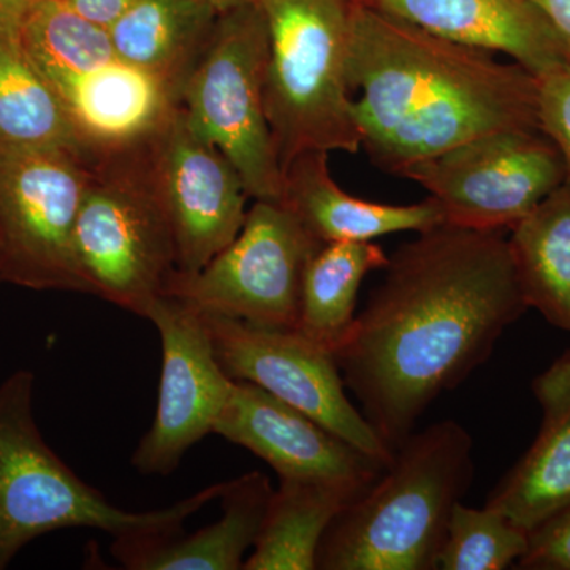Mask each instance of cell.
<instances>
[{
  "label": "cell",
  "mask_w": 570,
  "mask_h": 570,
  "mask_svg": "<svg viewBox=\"0 0 570 570\" xmlns=\"http://www.w3.org/2000/svg\"><path fill=\"white\" fill-rule=\"evenodd\" d=\"M335 360L344 384L395 452L527 314L502 230L438 225L389 255Z\"/></svg>",
  "instance_id": "6da1fadb"
},
{
  "label": "cell",
  "mask_w": 570,
  "mask_h": 570,
  "mask_svg": "<svg viewBox=\"0 0 570 570\" xmlns=\"http://www.w3.org/2000/svg\"><path fill=\"white\" fill-rule=\"evenodd\" d=\"M348 86L362 149L385 174L502 130H540L539 82L494 52L442 39L354 0Z\"/></svg>",
  "instance_id": "7a4b0ae2"
},
{
  "label": "cell",
  "mask_w": 570,
  "mask_h": 570,
  "mask_svg": "<svg viewBox=\"0 0 570 570\" xmlns=\"http://www.w3.org/2000/svg\"><path fill=\"white\" fill-rule=\"evenodd\" d=\"M474 479V442L455 420L414 431L376 482L325 531L317 570H436L450 517Z\"/></svg>",
  "instance_id": "3957f363"
},
{
  "label": "cell",
  "mask_w": 570,
  "mask_h": 570,
  "mask_svg": "<svg viewBox=\"0 0 570 570\" xmlns=\"http://www.w3.org/2000/svg\"><path fill=\"white\" fill-rule=\"evenodd\" d=\"M33 385L36 374L28 370L14 371L0 384V570L29 542L52 531L91 528L112 540L176 534L223 493L225 482L165 509L116 508L45 442L33 419Z\"/></svg>",
  "instance_id": "277c9868"
},
{
  "label": "cell",
  "mask_w": 570,
  "mask_h": 570,
  "mask_svg": "<svg viewBox=\"0 0 570 570\" xmlns=\"http://www.w3.org/2000/svg\"><path fill=\"white\" fill-rule=\"evenodd\" d=\"M268 26L265 108L281 168L307 151H362L348 86L354 0H258Z\"/></svg>",
  "instance_id": "5b68a950"
},
{
  "label": "cell",
  "mask_w": 570,
  "mask_h": 570,
  "mask_svg": "<svg viewBox=\"0 0 570 570\" xmlns=\"http://www.w3.org/2000/svg\"><path fill=\"white\" fill-rule=\"evenodd\" d=\"M148 140L91 165L73 235L88 295L145 318L178 269L174 234L146 163Z\"/></svg>",
  "instance_id": "8992f818"
},
{
  "label": "cell",
  "mask_w": 570,
  "mask_h": 570,
  "mask_svg": "<svg viewBox=\"0 0 570 570\" xmlns=\"http://www.w3.org/2000/svg\"><path fill=\"white\" fill-rule=\"evenodd\" d=\"M268 47L261 2L234 0L184 86L181 107L234 164L249 198L279 204L283 168L265 108Z\"/></svg>",
  "instance_id": "52a82bcc"
},
{
  "label": "cell",
  "mask_w": 570,
  "mask_h": 570,
  "mask_svg": "<svg viewBox=\"0 0 570 570\" xmlns=\"http://www.w3.org/2000/svg\"><path fill=\"white\" fill-rule=\"evenodd\" d=\"M321 246L283 205L254 200L234 242L198 272L176 269L164 295L198 313L295 330L303 276Z\"/></svg>",
  "instance_id": "ba28073f"
},
{
  "label": "cell",
  "mask_w": 570,
  "mask_h": 570,
  "mask_svg": "<svg viewBox=\"0 0 570 570\" xmlns=\"http://www.w3.org/2000/svg\"><path fill=\"white\" fill-rule=\"evenodd\" d=\"M441 208L445 225L510 230L568 179L564 160L542 130L482 135L409 168Z\"/></svg>",
  "instance_id": "9c48e42d"
},
{
  "label": "cell",
  "mask_w": 570,
  "mask_h": 570,
  "mask_svg": "<svg viewBox=\"0 0 570 570\" xmlns=\"http://www.w3.org/2000/svg\"><path fill=\"white\" fill-rule=\"evenodd\" d=\"M91 165L67 151L0 153L2 281L88 294L73 235Z\"/></svg>",
  "instance_id": "30bf717a"
},
{
  "label": "cell",
  "mask_w": 570,
  "mask_h": 570,
  "mask_svg": "<svg viewBox=\"0 0 570 570\" xmlns=\"http://www.w3.org/2000/svg\"><path fill=\"white\" fill-rule=\"evenodd\" d=\"M200 314L228 377L264 389L385 466L392 461L395 452L348 400L343 374L330 352L294 330Z\"/></svg>",
  "instance_id": "8fae6325"
},
{
  "label": "cell",
  "mask_w": 570,
  "mask_h": 570,
  "mask_svg": "<svg viewBox=\"0 0 570 570\" xmlns=\"http://www.w3.org/2000/svg\"><path fill=\"white\" fill-rule=\"evenodd\" d=\"M146 163L174 234L178 272H198L245 224L249 195L242 176L183 107L149 137Z\"/></svg>",
  "instance_id": "7c38bea8"
},
{
  "label": "cell",
  "mask_w": 570,
  "mask_h": 570,
  "mask_svg": "<svg viewBox=\"0 0 570 570\" xmlns=\"http://www.w3.org/2000/svg\"><path fill=\"white\" fill-rule=\"evenodd\" d=\"M163 344L156 417L132 455L142 475L174 474L187 452L208 434L234 390L235 381L217 362L197 309L174 296H160L149 309Z\"/></svg>",
  "instance_id": "4fadbf2b"
},
{
  "label": "cell",
  "mask_w": 570,
  "mask_h": 570,
  "mask_svg": "<svg viewBox=\"0 0 570 570\" xmlns=\"http://www.w3.org/2000/svg\"><path fill=\"white\" fill-rule=\"evenodd\" d=\"M214 434L253 452L279 480L370 489L387 468L249 382L235 381Z\"/></svg>",
  "instance_id": "5bb4252c"
},
{
  "label": "cell",
  "mask_w": 570,
  "mask_h": 570,
  "mask_svg": "<svg viewBox=\"0 0 570 570\" xmlns=\"http://www.w3.org/2000/svg\"><path fill=\"white\" fill-rule=\"evenodd\" d=\"M415 28L509 56L538 75L568 61L557 33L532 0H356Z\"/></svg>",
  "instance_id": "9a60e30c"
},
{
  "label": "cell",
  "mask_w": 570,
  "mask_h": 570,
  "mask_svg": "<svg viewBox=\"0 0 570 570\" xmlns=\"http://www.w3.org/2000/svg\"><path fill=\"white\" fill-rule=\"evenodd\" d=\"M531 389L542 411L538 436L487 501L528 534L570 505V348Z\"/></svg>",
  "instance_id": "2e32d148"
},
{
  "label": "cell",
  "mask_w": 570,
  "mask_h": 570,
  "mask_svg": "<svg viewBox=\"0 0 570 570\" xmlns=\"http://www.w3.org/2000/svg\"><path fill=\"white\" fill-rule=\"evenodd\" d=\"M330 153L307 151L283 170L279 205L322 245L373 242L401 232L430 230L444 224L433 198L412 205L363 200L341 189L330 171Z\"/></svg>",
  "instance_id": "e0dca14e"
},
{
  "label": "cell",
  "mask_w": 570,
  "mask_h": 570,
  "mask_svg": "<svg viewBox=\"0 0 570 570\" xmlns=\"http://www.w3.org/2000/svg\"><path fill=\"white\" fill-rule=\"evenodd\" d=\"M272 482L261 471L225 482L223 515L213 524L184 535L112 540L111 554L129 570H243L257 543L269 501Z\"/></svg>",
  "instance_id": "ac0fdd59"
},
{
  "label": "cell",
  "mask_w": 570,
  "mask_h": 570,
  "mask_svg": "<svg viewBox=\"0 0 570 570\" xmlns=\"http://www.w3.org/2000/svg\"><path fill=\"white\" fill-rule=\"evenodd\" d=\"M234 0H138L108 29L124 62L181 102L183 89Z\"/></svg>",
  "instance_id": "d6986e66"
},
{
  "label": "cell",
  "mask_w": 570,
  "mask_h": 570,
  "mask_svg": "<svg viewBox=\"0 0 570 570\" xmlns=\"http://www.w3.org/2000/svg\"><path fill=\"white\" fill-rule=\"evenodd\" d=\"M20 29L0 31V153L67 151L89 164L61 96L33 62Z\"/></svg>",
  "instance_id": "ffe728a7"
},
{
  "label": "cell",
  "mask_w": 570,
  "mask_h": 570,
  "mask_svg": "<svg viewBox=\"0 0 570 570\" xmlns=\"http://www.w3.org/2000/svg\"><path fill=\"white\" fill-rule=\"evenodd\" d=\"M509 232L524 302L570 335V179Z\"/></svg>",
  "instance_id": "44dd1931"
},
{
  "label": "cell",
  "mask_w": 570,
  "mask_h": 570,
  "mask_svg": "<svg viewBox=\"0 0 570 570\" xmlns=\"http://www.w3.org/2000/svg\"><path fill=\"white\" fill-rule=\"evenodd\" d=\"M389 255L373 242L326 243L307 262L294 332L335 355L356 318L363 279L384 269Z\"/></svg>",
  "instance_id": "7402d4cb"
},
{
  "label": "cell",
  "mask_w": 570,
  "mask_h": 570,
  "mask_svg": "<svg viewBox=\"0 0 570 570\" xmlns=\"http://www.w3.org/2000/svg\"><path fill=\"white\" fill-rule=\"evenodd\" d=\"M367 489L341 483L279 480L264 527L243 570H314L332 521Z\"/></svg>",
  "instance_id": "603a6c76"
},
{
  "label": "cell",
  "mask_w": 570,
  "mask_h": 570,
  "mask_svg": "<svg viewBox=\"0 0 570 570\" xmlns=\"http://www.w3.org/2000/svg\"><path fill=\"white\" fill-rule=\"evenodd\" d=\"M530 534L497 510L468 508L459 502L450 517L439 554L441 570H502L527 553Z\"/></svg>",
  "instance_id": "cb8c5ba5"
},
{
  "label": "cell",
  "mask_w": 570,
  "mask_h": 570,
  "mask_svg": "<svg viewBox=\"0 0 570 570\" xmlns=\"http://www.w3.org/2000/svg\"><path fill=\"white\" fill-rule=\"evenodd\" d=\"M538 82L539 127L560 151L570 179V62L550 67Z\"/></svg>",
  "instance_id": "d4e9b609"
},
{
  "label": "cell",
  "mask_w": 570,
  "mask_h": 570,
  "mask_svg": "<svg viewBox=\"0 0 570 570\" xmlns=\"http://www.w3.org/2000/svg\"><path fill=\"white\" fill-rule=\"evenodd\" d=\"M515 568L570 570V505L531 532L527 553Z\"/></svg>",
  "instance_id": "484cf974"
},
{
  "label": "cell",
  "mask_w": 570,
  "mask_h": 570,
  "mask_svg": "<svg viewBox=\"0 0 570 570\" xmlns=\"http://www.w3.org/2000/svg\"><path fill=\"white\" fill-rule=\"evenodd\" d=\"M85 20L110 29L138 0H62Z\"/></svg>",
  "instance_id": "4316f807"
},
{
  "label": "cell",
  "mask_w": 570,
  "mask_h": 570,
  "mask_svg": "<svg viewBox=\"0 0 570 570\" xmlns=\"http://www.w3.org/2000/svg\"><path fill=\"white\" fill-rule=\"evenodd\" d=\"M550 22L570 62V0H532Z\"/></svg>",
  "instance_id": "83f0119b"
},
{
  "label": "cell",
  "mask_w": 570,
  "mask_h": 570,
  "mask_svg": "<svg viewBox=\"0 0 570 570\" xmlns=\"http://www.w3.org/2000/svg\"><path fill=\"white\" fill-rule=\"evenodd\" d=\"M36 0H0V31L20 29L26 11Z\"/></svg>",
  "instance_id": "f1b7e54d"
},
{
  "label": "cell",
  "mask_w": 570,
  "mask_h": 570,
  "mask_svg": "<svg viewBox=\"0 0 570 570\" xmlns=\"http://www.w3.org/2000/svg\"><path fill=\"white\" fill-rule=\"evenodd\" d=\"M0 283H2V273H0Z\"/></svg>",
  "instance_id": "f546056e"
}]
</instances>
